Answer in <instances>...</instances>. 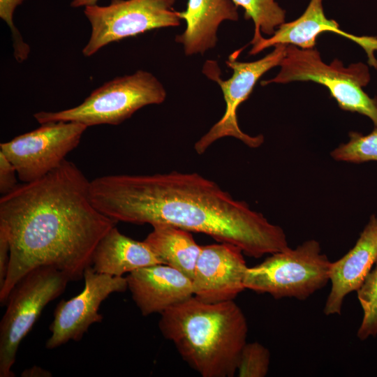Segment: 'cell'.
Segmentation results:
<instances>
[{
    "label": "cell",
    "instance_id": "obj_1",
    "mask_svg": "<svg viewBox=\"0 0 377 377\" xmlns=\"http://www.w3.org/2000/svg\"><path fill=\"white\" fill-rule=\"evenodd\" d=\"M89 195L117 222L172 225L235 245L249 257L289 247L280 226L196 172L99 177L90 182Z\"/></svg>",
    "mask_w": 377,
    "mask_h": 377
},
{
    "label": "cell",
    "instance_id": "obj_2",
    "mask_svg": "<svg viewBox=\"0 0 377 377\" xmlns=\"http://www.w3.org/2000/svg\"><path fill=\"white\" fill-rule=\"evenodd\" d=\"M89 183L73 163L64 160L44 177L1 196L0 229L10 250L0 288L1 306L15 285L36 267H53L71 281L83 278L96 245L117 223L94 207Z\"/></svg>",
    "mask_w": 377,
    "mask_h": 377
},
{
    "label": "cell",
    "instance_id": "obj_3",
    "mask_svg": "<svg viewBox=\"0 0 377 377\" xmlns=\"http://www.w3.org/2000/svg\"><path fill=\"white\" fill-rule=\"evenodd\" d=\"M158 327L202 377H232L237 373L248 324L234 300L209 303L193 295L161 313Z\"/></svg>",
    "mask_w": 377,
    "mask_h": 377
},
{
    "label": "cell",
    "instance_id": "obj_4",
    "mask_svg": "<svg viewBox=\"0 0 377 377\" xmlns=\"http://www.w3.org/2000/svg\"><path fill=\"white\" fill-rule=\"evenodd\" d=\"M279 66V73L271 80H263L262 86L294 81L323 84L341 109L365 115L377 126V98L369 97L362 89L371 78L367 65L359 62L345 67L338 59L327 64L315 48L301 49L287 45Z\"/></svg>",
    "mask_w": 377,
    "mask_h": 377
},
{
    "label": "cell",
    "instance_id": "obj_5",
    "mask_svg": "<svg viewBox=\"0 0 377 377\" xmlns=\"http://www.w3.org/2000/svg\"><path fill=\"white\" fill-rule=\"evenodd\" d=\"M165 98L162 83L152 73L139 70L106 82L74 108L57 112L41 111L34 117L40 124L63 121L78 122L87 127L118 125L141 108L161 104Z\"/></svg>",
    "mask_w": 377,
    "mask_h": 377
},
{
    "label": "cell",
    "instance_id": "obj_6",
    "mask_svg": "<svg viewBox=\"0 0 377 377\" xmlns=\"http://www.w3.org/2000/svg\"><path fill=\"white\" fill-rule=\"evenodd\" d=\"M331 261L319 242L309 239L295 249L272 253L260 264L247 267L244 286L275 299L304 300L330 281Z\"/></svg>",
    "mask_w": 377,
    "mask_h": 377
},
{
    "label": "cell",
    "instance_id": "obj_7",
    "mask_svg": "<svg viewBox=\"0 0 377 377\" xmlns=\"http://www.w3.org/2000/svg\"><path fill=\"white\" fill-rule=\"evenodd\" d=\"M71 281L49 266L27 273L12 288L0 323V376L13 377L11 368L22 340L31 330L45 306L62 294Z\"/></svg>",
    "mask_w": 377,
    "mask_h": 377
},
{
    "label": "cell",
    "instance_id": "obj_8",
    "mask_svg": "<svg viewBox=\"0 0 377 377\" xmlns=\"http://www.w3.org/2000/svg\"><path fill=\"white\" fill-rule=\"evenodd\" d=\"M175 0H111L108 6L84 7L91 35L82 49L91 57L101 48L155 29L178 27L180 17L173 9Z\"/></svg>",
    "mask_w": 377,
    "mask_h": 377
},
{
    "label": "cell",
    "instance_id": "obj_9",
    "mask_svg": "<svg viewBox=\"0 0 377 377\" xmlns=\"http://www.w3.org/2000/svg\"><path fill=\"white\" fill-rule=\"evenodd\" d=\"M286 44H277L269 54L251 62L237 61L235 53L231 54L226 63L233 73L226 80L221 78L216 61L208 60L205 62L202 72L220 86L226 108L221 119L195 142L194 149L198 154L204 153L214 142L227 136L235 138L251 148L258 147L263 143V135L251 136L240 129L237 110L239 105L249 97L260 77L271 68L279 66L286 54Z\"/></svg>",
    "mask_w": 377,
    "mask_h": 377
},
{
    "label": "cell",
    "instance_id": "obj_10",
    "mask_svg": "<svg viewBox=\"0 0 377 377\" xmlns=\"http://www.w3.org/2000/svg\"><path fill=\"white\" fill-rule=\"evenodd\" d=\"M87 128L74 121L42 124L30 132L0 144V151L13 163L23 183L37 180L59 166L80 143Z\"/></svg>",
    "mask_w": 377,
    "mask_h": 377
},
{
    "label": "cell",
    "instance_id": "obj_11",
    "mask_svg": "<svg viewBox=\"0 0 377 377\" xmlns=\"http://www.w3.org/2000/svg\"><path fill=\"white\" fill-rule=\"evenodd\" d=\"M82 291L68 300H61L54 311L50 326L51 336L45 347L54 349L71 340L79 341L95 323H101V303L114 293L128 289L126 277L112 276L96 272L91 265L84 272Z\"/></svg>",
    "mask_w": 377,
    "mask_h": 377
},
{
    "label": "cell",
    "instance_id": "obj_12",
    "mask_svg": "<svg viewBox=\"0 0 377 377\" xmlns=\"http://www.w3.org/2000/svg\"><path fill=\"white\" fill-rule=\"evenodd\" d=\"M247 267L242 251L235 245L202 246L192 278L193 295L209 303L234 300L245 290Z\"/></svg>",
    "mask_w": 377,
    "mask_h": 377
},
{
    "label": "cell",
    "instance_id": "obj_13",
    "mask_svg": "<svg viewBox=\"0 0 377 377\" xmlns=\"http://www.w3.org/2000/svg\"><path fill=\"white\" fill-rule=\"evenodd\" d=\"M323 0H310L302 15L290 22L280 25L274 34L265 38L261 37L253 44L250 55H255L277 44L293 45L301 49L314 48L316 38L323 32H332L346 38L359 45L367 54L368 64L377 69V59L374 55L377 51L376 36H357L339 28L334 20L326 17Z\"/></svg>",
    "mask_w": 377,
    "mask_h": 377
},
{
    "label": "cell",
    "instance_id": "obj_14",
    "mask_svg": "<svg viewBox=\"0 0 377 377\" xmlns=\"http://www.w3.org/2000/svg\"><path fill=\"white\" fill-rule=\"evenodd\" d=\"M126 279L133 300L145 316L161 314L193 296L192 280L164 264L136 269Z\"/></svg>",
    "mask_w": 377,
    "mask_h": 377
},
{
    "label": "cell",
    "instance_id": "obj_15",
    "mask_svg": "<svg viewBox=\"0 0 377 377\" xmlns=\"http://www.w3.org/2000/svg\"><path fill=\"white\" fill-rule=\"evenodd\" d=\"M377 261V217L372 215L353 247L331 262V290L323 309L326 316L340 315L346 297L360 287Z\"/></svg>",
    "mask_w": 377,
    "mask_h": 377
},
{
    "label": "cell",
    "instance_id": "obj_16",
    "mask_svg": "<svg viewBox=\"0 0 377 377\" xmlns=\"http://www.w3.org/2000/svg\"><path fill=\"white\" fill-rule=\"evenodd\" d=\"M186 21L184 31L175 37L187 56L204 54L218 41L217 31L225 20L237 21V7L232 0H188L186 9L178 12Z\"/></svg>",
    "mask_w": 377,
    "mask_h": 377
},
{
    "label": "cell",
    "instance_id": "obj_17",
    "mask_svg": "<svg viewBox=\"0 0 377 377\" xmlns=\"http://www.w3.org/2000/svg\"><path fill=\"white\" fill-rule=\"evenodd\" d=\"M157 264L161 261L144 241L123 235L116 226L101 239L91 260L96 272L112 276Z\"/></svg>",
    "mask_w": 377,
    "mask_h": 377
},
{
    "label": "cell",
    "instance_id": "obj_18",
    "mask_svg": "<svg viewBox=\"0 0 377 377\" xmlns=\"http://www.w3.org/2000/svg\"><path fill=\"white\" fill-rule=\"evenodd\" d=\"M152 227L144 242L161 264L178 269L192 280L202 246L188 230L163 223Z\"/></svg>",
    "mask_w": 377,
    "mask_h": 377
},
{
    "label": "cell",
    "instance_id": "obj_19",
    "mask_svg": "<svg viewBox=\"0 0 377 377\" xmlns=\"http://www.w3.org/2000/svg\"><path fill=\"white\" fill-rule=\"evenodd\" d=\"M235 5L244 10V18L252 20L255 29L251 45L261 37V32L272 36L276 29L285 22L286 11L275 0H232Z\"/></svg>",
    "mask_w": 377,
    "mask_h": 377
},
{
    "label": "cell",
    "instance_id": "obj_20",
    "mask_svg": "<svg viewBox=\"0 0 377 377\" xmlns=\"http://www.w3.org/2000/svg\"><path fill=\"white\" fill-rule=\"evenodd\" d=\"M363 316L357 337L364 341L377 335V261L357 290Z\"/></svg>",
    "mask_w": 377,
    "mask_h": 377
},
{
    "label": "cell",
    "instance_id": "obj_21",
    "mask_svg": "<svg viewBox=\"0 0 377 377\" xmlns=\"http://www.w3.org/2000/svg\"><path fill=\"white\" fill-rule=\"evenodd\" d=\"M336 161L360 163L377 161V126L367 135L349 133V140L335 148L330 154Z\"/></svg>",
    "mask_w": 377,
    "mask_h": 377
},
{
    "label": "cell",
    "instance_id": "obj_22",
    "mask_svg": "<svg viewBox=\"0 0 377 377\" xmlns=\"http://www.w3.org/2000/svg\"><path fill=\"white\" fill-rule=\"evenodd\" d=\"M270 364V353L259 342L247 343L242 350L237 374L239 377H264Z\"/></svg>",
    "mask_w": 377,
    "mask_h": 377
},
{
    "label": "cell",
    "instance_id": "obj_23",
    "mask_svg": "<svg viewBox=\"0 0 377 377\" xmlns=\"http://www.w3.org/2000/svg\"><path fill=\"white\" fill-rule=\"evenodd\" d=\"M25 0H0V17L9 27L13 40V55L19 62L25 61L30 53L31 48L25 43L19 30L15 27L13 15L16 8Z\"/></svg>",
    "mask_w": 377,
    "mask_h": 377
},
{
    "label": "cell",
    "instance_id": "obj_24",
    "mask_svg": "<svg viewBox=\"0 0 377 377\" xmlns=\"http://www.w3.org/2000/svg\"><path fill=\"white\" fill-rule=\"evenodd\" d=\"M16 168L0 151V193L5 195L13 191L19 184L17 183Z\"/></svg>",
    "mask_w": 377,
    "mask_h": 377
},
{
    "label": "cell",
    "instance_id": "obj_25",
    "mask_svg": "<svg viewBox=\"0 0 377 377\" xmlns=\"http://www.w3.org/2000/svg\"><path fill=\"white\" fill-rule=\"evenodd\" d=\"M10 244L6 232L0 229V288L3 286L10 262Z\"/></svg>",
    "mask_w": 377,
    "mask_h": 377
},
{
    "label": "cell",
    "instance_id": "obj_26",
    "mask_svg": "<svg viewBox=\"0 0 377 377\" xmlns=\"http://www.w3.org/2000/svg\"><path fill=\"white\" fill-rule=\"evenodd\" d=\"M52 373L38 366H33L31 368L24 369L21 374L22 377H50Z\"/></svg>",
    "mask_w": 377,
    "mask_h": 377
},
{
    "label": "cell",
    "instance_id": "obj_27",
    "mask_svg": "<svg viewBox=\"0 0 377 377\" xmlns=\"http://www.w3.org/2000/svg\"><path fill=\"white\" fill-rule=\"evenodd\" d=\"M98 0H73L71 3L72 8H79L97 4Z\"/></svg>",
    "mask_w": 377,
    "mask_h": 377
}]
</instances>
